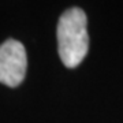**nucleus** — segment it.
<instances>
[{
  "mask_svg": "<svg viewBox=\"0 0 123 123\" xmlns=\"http://www.w3.org/2000/svg\"><path fill=\"white\" fill-rule=\"evenodd\" d=\"M88 19L81 8L67 10L57 23V51L63 64L74 68L85 59L89 49Z\"/></svg>",
  "mask_w": 123,
  "mask_h": 123,
  "instance_id": "obj_1",
  "label": "nucleus"
},
{
  "mask_svg": "<svg viewBox=\"0 0 123 123\" xmlns=\"http://www.w3.org/2000/svg\"><path fill=\"white\" fill-rule=\"evenodd\" d=\"M26 51L19 41L10 38L0 45V82L10 88L22 84L26 75Z\"/></svg>",
  "mask_w": 123,
  "mask_h": 123,
  "instance_id": "obj_2",
  "label": "nucleus"
}]
</instances>
